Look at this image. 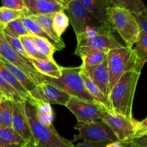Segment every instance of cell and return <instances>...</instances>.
<instances>
[{"instance_id": "1", "label": "cell", "mask_w": 147, "mask_h": 147, "mask_svg": "<svg viewBox=\"0 0 147 147\" xmlns=\"http://www.w3.org/2000/svg\"><path fill=\"white\" fill-rule=\"evenodd\" d=\"M142 72L131 70L123 73L110 91L109 99L114 113L133 119V102Z\"/></svg>"}, {"instance_id": "2", "label": "cell", "mask_w": 147, "mask_h": 147, "mask_svg": "<svg viewBox=\"0 0 147 147\" xmlns=\"http://www.w3.org/2000/svg\"><path fill=\"white\" fill-rule=\"evenodd\" d=\"M107 61L110 91L123 73L131 70L142 72V70L133 47L124 45L110 50L108 52Z\"/></svg>"}, {"instance_id": "3", "label": "cell", "mask_w": 147, "mask_h": 147, "mask_svg": "<svg viewBox=\"0 0 147 147\" xmlns=\"http://www.w3.org/2000/svg\"><path fill=\"white\" fill-rule=\"evenodd\" d=\"M80 66L75 67H62V75L60 78H53L45 76V80L47 83L67 93L71 97L100 105L88 91L84 81L80 76Z\"/></svg>"}, {"instance_id": "4", "label": "cell", "mask_w": 147, "mask_h": 147, "mask_svg": "<svg viewBox=\"0 0 147 147\" xmlns=\"http://www.w3.org/2000/svg\"><path fill=\"white\" fill-rule=\"evenodd\" d=\"M26 113L30 123L35 147H72L73 144L62 136L53 125L46 126L39 121L36 109L26 103Z\"/></svg>"}, {"instance_id": "5", "label": "cell", "mask_w": 147, "mask_h": 147, "mask_svg": "<svg viewBox=\"0 0 147 147\" xmlns=\"http://www.w3.org/2000/svg\"><path fill=\"white\" fill-rule=\"evenodd\" d=\"M107 20L113 30L117 31L126 46L133 47L139 39L140 28L134 14L125 9L111 7L108 9Z\"/></svg>"}, {"instance_id": "6", "label": "cell", "mask_w": 147, "mask_h": 147, "mask_svg": "<svg viewBox=\"0 0 147 147\" xmlns=\"http://www.w3.org/2000/svg\"><path fill=\"white\" fill-rule=\"evenodd\" d=\"M113 30L100 32L94 35L87 37L83 34L76 36L77 46L75 55L81 58L88 54L98 52H109L112 49L123 47L112 34Z\"/></svg>"}, {"instance_id": "7", "label": "cell", "mask_w": 147, "mask_h": 147, "mask_svg": "<svg viewBox=\"0 0 147 147\" xmlns=\"http://www.w3.org/2000/svg\"><path fill=\"white\" fill-rule=\"evenodd\" d=\"M74 129L78 131L75 135L72 142L83 140L89 142H107L113 143L118 142V139L111 129L101 120L83 123L78 122Z\"/></svg>"}, {"instance_id": "8", "label": "cell", "mask_w": 147, "mask_h": 147, "mask_svg": "<svg viewBox=\"0 0 147 147\" xmlns=\"http://www.w3.org/2000/svg\"><path fill=\"white\" fill-rule=\"evenodd\" d=\"M3 26L0 24V55L9 63L22 70L37 86L45 82V76L37 73L30 62L27 61L11 47L3 33Z\"/></svg>"}, {"instance_id": "9", "label": "cell", "mask_w": 147, "mask_h": 147, "mask_svg": "<svg viewBox=\"0 0 147 147\" xmlns=\"http://www.w3.org/2000/svg\"><path fill=\"white\" fill-rule=\"evenodd\" d=\"M113 131L119 142H130L134 139L136 127L139 121L130 119L119 113L104 110L101 119Z\"/></svg>"}, {"instance_id": "10", "label": "cell", "mask_w": 147, "mask_h": 147, "mask_svg": "<svg viewBox=\"0 0 147 147\" xmlns=\"http://www.w3.org/2000/svg\"><path fill=\"white\" fill-rule=\"evenodd\" d=\"M65 11L76 36L84 33L90 26L100 23L88 12L79 0L70 1Z\"/></svg>"}, {"instance_id": "11", "label": "cell", "mask_w": 147, "mask_h": 147, "mask_svg": "<svg viewBox=\"0 0 147 147\" xmlns=\"http://www.w3.org/2000/svg\"><path fill=\"white\" fill-rule=\"evenodd\" d=\"M65 107L76 116L78 122L88 123L100 120L102 112L106 110L100 105L71 97Z\"/></svg>"}, {"instance_id": "12", "label": "cell", "mask_w": 147, "mask_h": 147, "mask_svg": "<svg viewBox=\"0 0 147 147\" xmlns=\"http://www.w3.org/2000/svg\"><path fill=\"white\" fill-rule=\"evenodd\" d=\"M11 128L27 142H31L35 144L26 113L25 102H13V118Z\"/></svg>"}, {"instance_id": "13", "label": "cell", "mask_w": 147, "mask_h": 147, "mask_svg": "<svg viewBox=\"0 0 147 147\" xmlns=\"http://www.w3.org/2000/svg\"><path fill=\"white\" fill-rule=\"evenodd\" d=\"M80 66L83 71L98 86L103 95L109 98L110 93V83L107 59L97 65L86 67H83L82 65Z\"/></svg>"}, {"instance_id": "14", "label": "cell", "mask_w": 147, "mask_h": 147, "mask_svg": "<svg viewBox=\"0 0 147 147\" xmlns=\"http://www.w3.org/2000/svg\"><path fill=\"white\" fill-rule=\"evenodd\" d=\"M42 101L48 104L65 106L71 96L47 81L37 86Z\"/></svg>"}, {"instance_id": "15", "label": "cell", "mask_w": 147, "mask_h": 147, "mask_svg": "<svg viewBox=\"0 0 147 147\" xmlns=\"http://www.w3.org/2000/svg\"><path fill=\"white\" fill-rule=\"evenodd\" d=\"M0 62L15 76L16 78L22 85L23 87L27 90V92L30 93V96L32 97V98L35 101H37L38 103H44L40 94L37 86L22 70H21L20 68L16 67L15 65H12L11 63H9L5 59L3 58L1 55H0Z\"/></svg>"}, {"instance_id": "16", "label": "cell", "mask_w": 147, "mask_h": 147, "mask_svg": "<svg viewBox=\"0 0 147 147\" xmlns=\"http://www.w3.org/2000/svg\"><path fill=\"white\" fill-rule=\"evenodd\" d=\"M54 14V13H53ZM53 14H37V15L30 16L31 19L36 22L40 25L42 30L46 33L49 38L51 40L52 42L56 47V49L58 51L63 50L65 47L64 41L63 38L57 36L53 29Z\"/></svg>"}, {"instance_id": "17", "label": "cell", "mask_w": 147, "mask_h": 147, "mask_svg": "<svg viewBox=\"0 0 147 147\" xmlns=\"http://www.w3.org/2000/svg\"><path fill=\"white\" fill-rule=\"evenodd\" d=\"M27 11V17L37 14H53L65 11V8L58 3L39 0H23Z\"/></svg>"}, {"instance_id": "18", "label": "cell", "mask_w": 147, "mask_h": 147, "mask_svg": "<svg viewBox=\"0 0 147 147\" xmlns=\"http://www.w3.org/2000/svg\"><path fill=\"white\" fill-rule=\"evenodd\" d=\"M88 12L102 24H109L107 20L108 9L112 7L108 0H79Z\"/></svg>"}, {"instance_id": "19", "label": "cell", "mask_w": 147, "mask_h": 147, "mask_svg": "<svg viewBox=\"0 0 147 147\" xmlns=\"http://www.w3.org/2000/svg\"><path fill=\"white\" fill-rule=\"evenodd\" d=\"M0 76L4 78V80L17 91V93L22 97V98L29 104L32 105L34 107H37L39 104L37 101L32 98L27 90L23 87L22 85L16 78L15 76L0 62Z\"/></svg>"}, {"instance_id": "20", "label": "cell", "mask_w": 147, "mask_h": 147, "mask_svg": "<svg viewBox=\"0 0 147 147\" xmlns=\"http://www.w3.org/2000/svg\"><path fill=\"white\" fill-rule=\"evenodd\" d=\"M30 62L37 73L47 77L59 78L62 75V67L55 60L30 58Z\"/></svg>"}, {"instance_id": "21", "label": "cell", "mask_w": 147, "mask_h": 147, "mask_svg": "<svg viewBox=\"0 0 147 147\" xmlns=\"http://www.w3.org/2000/svg\"><path fill=\"white\" fill-rule=\"evenodd\" d=\"M29 144H34L24 140L11 127L0 126V145L2 147H24Z\"/></svg>"}, {"instance_id": "22", "label": "cell", "mask_w": 147, "mask_h": 147, "mask_svg": "<svg viewBox=\"0 0 147 147\" xmlns=\"http://www.w3.org/2000/svg\"><path fill=\"white\" fill-rule=\"evenodd\" d=\"M81 67V66H80ZM80 76L84 81L85 86L87 88L88 91L92 95L93 98L101 105L103 107H104L109 111H112L111 109L110 102L109 99L103 95V93L100 91V89L98 88V86L92 81L91 79L88 76V75L85 73L81 67V71H80Z\"/></svg>"}, {"instance_id": "23", "label": "cell", "mask_w": 147, "mask_h": 147, "mask_svg": "<svg viewBox=\"0 0 147 147\" xmlns=\"http://www.w3.org/2000/svg\"><path fill=\"white\" fill-rule=\"evenodd\" d=\"M113 7L125 9L134 14L146 11L147 7L143 0H108Z\"/></svg>"}, {"instance_id": "24", "label": "cell", "mask_w": 147, "mask_h": 147, "mask_svg": "<svg viewBox=\"0 0 147 147\" xmlns=\"http://www.w3.org/2000/svg\"><path fill=\"white\" fill-rule=\"evenodd\" d=\"M33 40L34 42L37 51L43 58L49 59L53 60V55L57 50L56 47L47 39L38 36L32 35Z\"/></svg>"}, {"instance_id": "25", "label": "cell", "mask_w": 147, "mask_h": 147, "mask_svg": "<svg viewBox=\"0 0 147 147\" xmlns=\"http://www.w3.org/2000/svg\"><path fill=\"white\" fill-rule=\"evenodd\" d=\"M13 118V102L4 99L0 105V126L11 127Z\"/></svg>"}, {"instance_id": "26", "label": "cell", "mask_w": 147, "mask_h": 147, "mask_svg": "<svg viewBox=\"0 0 147 147\" xmlns=\"http://www.w3.org/2000/svg\"><path fill=\"white\" fill-rule=\"evenodd\" d=\"M35 109L36 116L39 121L46 126H50L53 124L54 113L51 105L46 103H42L39 104Z\"/></svg>"}, {"instance_id": "27", "label": "cell", "mask_w": 147, "mask_h": 147, "mask_svg": "<svg viewBox=\"0 0 147 147\" xmlns=\"http://www.w3.org/2000/svg\"><path fill=\"white\" fill-rule=\"evenodd\" d=\"M134 45L139 64L143 68L145 63H147V34L141 31L139 39Z\"/></svg>"}, {"instance_id": "28", "label": "cell", "mask_w": 147, "mask_h": 147, "mask_svg": "<svg viewBox=\"0 0 147 147\" xmlns=\"http://www.w3.org/2000/svg\"><path fill=\"white\" fill-rule=\"evenodd\" d=\"M69 24H70V22H69L68 17L65 13V11H57L53 14V29L58 37H62V35L67 30Z\"/></svg>"}, {"instance_id": "29", "label": "cell", "mask_w": 147, "mask_h": 147, "mask_svg": "<svg viewBox=\"0 0 147 147\" xmlns=\"http://www.w3.org/2000/svg\"><path fill=\"white\" fill-rule=\"evenodd\" d=\"M23 17H25L24 11L4 7H0V24L4 27L11 22Z\"/></svg>"}, {"instance_id": "30", "label": "cell", "mask_w": 147, "mask_h": 147, "mask_svg": "<svg viewBox=\"0 0 147 147\" xmlns=\"http://www.w3.org/2000/svg\"><path fill=\"white\" fill-rule=\"evenodd\" d=\"M20 20V21L22 22L23 25H24V27L26 28V30L28 31V32L30 33V34L47 39V40H50L52 42L51 40L49 38L48 36H47V34H46V33L42 30V28L40 27V25H39L34 20H33L32 19H31L30 17H21Z\"/></svg>"}, {"instance_id": "31", "label": "cell", "mask_w": 147, "mask_h": 147, "mask_svg": "<svg viewBox=\"0 0 147 147\" xmlns=\"http://www.w3.org/2000/svg\"><path fill=\"white\" fill-rule=\"evenodd\" d=\"M20 40L21 41L23 47H24V50L28 55L30 58H34V59H45L43 58L40 53L37 51V49L36 47L34 42L33 40L32 34H27V35H22L20 36L19 37Z\"/></svg>"}, {"instance_id": "32", "label": "cell", "mask_w": 147, "mask_h": 147, "mask_svg": "<svg viewBox=\"0 0 147 147\" xmlns=\"http://www.w3.org/2000/svg\"><path fill=\"white\" fill-rule=\"evenodd\" d=\"M108 57V52H98V53H90L81 57L83 67H90L97 65L103 63Z\"/></svg>"}, {"instance_id": "33", "label": "cell", "mask_w": 147, "mask_h": 147, "mask_svg": "<svg viewBox=\"0 0 147 147\" xmlns=\"http://www.w3.org/2000/svg\"><path fill=\"white\" fill-rule=\"evenodd\" d=\"M0 91L4 94L7 100H11V102L14 103L25 102L17 93V91L13 88H11L1 76H0Z\"/></svg>"}, {"instance_id": "34", "label": "cell", "mask_w": 147, "mask_h": 147, "mask_svg": "<svg viewBox=\"0 0 147 147\" xmlns=\"http://www.w3.org/2000/svg\"><path fill=\"white\" fill-rule=\"evenodd\" d=\"M20 19L11 22L4 27L3 26V30L6 32L9 33V34H11L13 36H15L17 37H20V36L22 35L30 34L28 32V31L26 30L25 27H24Z\"/></svg>"}, {"instance_id": "35", "label": "cell", "mask_w": 147, "mask_h": 147, "mask_svg": "<svg viewBox=\"0 0 147 147\" xmlns=\"http://www.w3.org/2000/svg\"><path fill=\"white\" fill-rule=\"evenodd\" d=\"M3 33H4V37H5L6 40L8 41V42L9 43V45L11 46V47L14 49V51L17 52L19 55H21L23 58L25 59L27 61L30 62V60H30V57H29L28 55L27 54V53H26L25 50H24L21 41L20 40L19 37L11 35V34L4 32V30H3Z\"/></svg>"}, {"instance_id": "36", "label": "cell", "mask_w": 147, "mask_h": 147, "mask_svg": "<svg viewBox=\"0 0 147 147\" xmlns=\"http://www.w3.org/2000/svg\"><path fill=\"white\" fill-rule=\"evenodd\" d=\"M1 3L2 7L24 11L25 17H27V11L23 0H1Z\"/></svg>"}, {"instance_id": "37", "label": "cell", "mask_w": 147, "mask_h": 147, "mask_svg": "<svg viewBox=\"0 0 147 147\" xmlns=\"http://www.w3.org/2000/svg\"><path fill=\"white\" fill-rule=\"evenodd\" d=\"M141 31L147 34V10L139 14H134Z\"/></svg>"}, {"instance_id": "38", "label": "cell", "mask_w": 147, "mask_h": 147, "mask_svg": "<svg viewBox=\"0 0 147 147\" xmlns=\"http://www.w3.org/2000/svg\"><path fill=\"white\" fill-rule=\"evenodd\" d=\"M128 147H147V136L132 139L129 142Z\"/></svg>"}, {"instance_id": "39", "label": "cell", "mask_w": 147, "mask_h": 147, "mask_svg": "<svg viewBox=\"0 0 147 147\" xmlns=\"http://www.w3.org/2000/svg\"><path fill=\"white\" fill-rule=\"evenodd\" d=\"M107 142H83L77 144H73L72 147H106L108 145Z\"/></svg>"}, {"instance_id": "40", "label": "cell", "mask_w": 147, "mask_h": 147, "mask_svg": "<svg viewBox=\"0 0 147 147\" xmlns=\"http://www.w3.org/2000/svg\"><path fill=\"white\" fill-rule=\"evenodd\" d=\"M146 131H147V117L145 119H144L142 121L139 122V123H138L134 139L140 137Z\"/></svg>"}, {"instance_id": "41", "label": "cell", "mask_w": 147, "mask_h": 147, "mask_svg": "<svg viewBox=\"0 0 147 147\" xmlns=\"http://www.w3.org/2000/svg\"><path fill=\"white\" fill-rule=\"evenodd\" d=\"M129 142H113V143H109L106 147H128Z\"/></svg>"}, {"instance_id": "42", "label": "cell", "mask_w": 147, "mask_h": 147, "mask_svg": "<svg viewBox=\"0 0 147 147\" xmlns=\"http://www.w3.org/2000/svg\"><path fill=\"white\" fill-rule=\"evenodd\" d=\"M58 4H60V5H62L63 7H64L65 8H67V5L70 4V2L73 0H55Z\"/></svg>"}, {"instance_id": "43", "label": "cell", "mask_w": 147, "mask_h": 147, "mask_svg": "<svg viewBox=\"0 0 147 147\" xmlns=\"http://www.w3.org/2000/svg\"><path fill=\"white\" fill-rule=\"evenodd\" d=\"M4 99H7V98H6L5 96H4V94H3L2 93H0V105H1V102H2Z\"/></svg>"}, {"instance_id": "44", "label": "cell", "mask_w": 147, "mask_h": 147, "mask_svg": "<svg viewBox=\"0 0 147 147\" xmlns=\"http://www.w3.org/2000/svg\"><path fill=\"white\" fill-rule=\"evenodd\" d=\"M39 1H51V2H55L57 3L55 0H39Z\"/></svg>"}, {"instance_id": "45", "label": "cell", "mask_w": 147, "mask_h": 147, "mask_svg": "<svg viewBox=\"0 0 147 147\" xmlns=\"http://www.w3.org/2000/svg\"><path fill=\"white\" fill-rule=\"evenodd\" d=\"M0 147H2V146L0 145ZM24 147H35V146H34V144H29V145H27V146H26Z\"/></svg>"}, {"instance_id": "46", "label": "cell", "mask_w": 147, "mask_h": 147, "mask_svg": "<svg viewBox=\"0 0 147 147\" xmlns=\"http://www.w3.org/2000/svg\"><path fill=\"white\" fill-rule=\"evenodd\" d=\"M142 136H147V131L145 132V133H144L143 134H142V136H140V137H142Z\"/></svg>"}, {"instance_id": "47", "label": "cell", "mask_w": 147, "mask_h": 147, "mask_svg": "<svg viewBox=\"0 0 147 147\" xmlns=\"http://www.w3.org/2000/svg\"><path fill=\"white\" fill-rule=\"evenodd\" d=\"M0 93H1V91H0Z\"/></svg>"}]
</instances>
